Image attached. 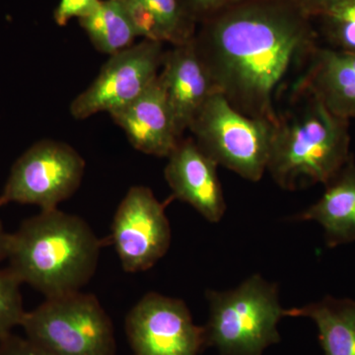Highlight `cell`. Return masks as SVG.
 Returning <instances> with one entry per match:
<instances>
[{
	"label": "cell",
	"mask_w": 355,
	"mask_h": 355,
	"mask_svg": "<svg viewBox=\"0 0 355 355\" xmlns=\"http://www.w3.org/2000/svg\"><path fill=\"white\" fill-rule=\"evenodd\" d=\"M316 18L335 49L355 53V0L336 4Z\"/></svg>",
	"instance_id": "cell-19"
},
{
	"label": "cell",
	"mask_w": 355,
	"mask_h": 355,
	"mask_svg": "<svg viewBox=\"0 0 355 355\" xmlns=\"http://www.w3.org/2000/svg\"><path fill=\"white\" fill-rule=\"evenodd\" d=\"M78 22L96 50L110 57L130 48L139 38L118 0H99Z\"/></svg>",
	"instance_id": "cell-18"
},
{
	"label": "cell",
	"mask_w": 355,
	"mask_h": 355,
	"mask_svg": "<svg viewBox=\"0 0 355 355\" xmlns=\"http://www.w3.org/2000/svg\"><path fill=\"white\" fill-rule=\"evenodd\" d=\"M85 167L83 156L69 144L40 140L14 163L0 193V207L15 202L58 209L78 190Z\"/></svg>",
	"instance_id": "cell-7"
},
{
	"label": "cell",
	"mask_w": 355,
	"mask_h": 355,
	"mask_svg": "<svg viewBox=\"0 0 355 355\" xmlns=\"http://www.w3.org/2000/svg\"><path fill=\"white\" fill-rule=\"evenodd\" d=\"M312 17L295 0H247L209 18L193 42L217 90L238 111L275 123L277 90L316 50Z\"/></svg>",
	"instance_id": "cell-1"
},
{
	"label": "cell",
	"mask_w": 355,
	"mask_h": 355,
	"mask_svg": "<svg viewBox=\"0 0 355 355\" xmlns=\"http://www.w3.org/2000/svg\"><path fill=\"white\" fill-rule=\"evenodd\" d=\"M132 19L139 38L175 46L195 36L198 26L179 0H118Z\"/></svg>",
	"instance_id": "cell-16"
},
{
	"label": "cell",
	"mask_w": 355,
	"mask_h": 355,
	"mask_svg": "<svg viewBox=\"0 0 355 355\" xmlns=\"http://www.w3.org/2000/svg\"><path fill=\"white\" fill-rule=\"evenodd\" d=\"M273 123L236 110L219 91L196 116L189 130L203 153L250 182L266 172Z\"/></svg>",
	"instance_id": "cell-6"
},
{
	"label": "cell",
	"mask_w": 355,
	"mask_h": 355,
	"mask_svg": "<svg viewBox=\"0 0 355 355\" xmlns=\"http://www.w3.org/2000/svg\"><path fill=\"white\" fill-rule=\"evenodd\" d=\"M28 340L53 355H114L113 323L99 300L80 291L46 298L26 312Z\"/></svg>",
	"instance_id": "cell-5"
},
{
	"label": "cell",
	"mask_w": 355,
	"mask_h": 355,
	"mask_svg": "<svg viewBox=\"0 0 355 355\" xmlns=\"http://www.w3.org/2000/svg\"><path fill=\"white\" fill-rule=\"evenodd\" d=\"M295 1L310 17L314 19L321 14L326 12L331 7L347 1V0H295Z\"/></svg>",
	"instance_id": "cell-24"
},
{
	"label": "cell",
	"mask_w": 355,
	"mask_h": 355,
	"mask_svg": "<svg viewBox=\"0 0 355 355\" xmlns=\"http://www.w3.org/2000/svg\"><path fill=\"white\" fill-rule=\"evenodd\" d=\"M310 62L296 90L315 96L336 116L354 119L355 53L317 46Z\"/></svg>",
	"instance_id": "cell-14"
},
{
	"label": "cell",
	"mask_w": 355,
	"mask_h": 355,
	"mask_svg": "<svg viewBox=\"0 0 355 355\" xmlns=\"http://www.w3.org/2000/svg\"><path fill=\"white\" fill-rule=\"evenodd\" d=\"M165 207L144 186L132 187L121 200L110 239L125 272L149 270L167 253L172 233Z\"/></svg>",
	"instance_id": "cell-10"
},
{
	"label": "cell",
	"mask_w": 355,
	"mask_h": 355,
	"mask_svg": "<svg viewBox=\"0 0 355 355\" xmlns=\"http://www.w3.org/2000/svg\"><path fill=\"white\" fill-rule=\"evenodd\" d=\"M184 13L196 25L247 0H179Z\"/></svg>",
	"instance_id": "cell-21"
},
{
	"label": "cell",
	"mask_w": 355,
	"mask_h": 355,
	"mask_svg": "<svg viewBox=\"0 0 355 355\" xmlns=\"http://www.w3.org/2000/svg\"><path fill=\"white\" fill-rule=\"evenodd\" d=\"M209 318L203 326L205 349L220 355H263L280 342L284 317L277 284L254 275L227 291H207Z\"/></svg>",
	"instance_id": "cell-4"
},
{
	"label": "cell",
	"mask_w": 355,
	"mask_h": 355,
	"mask_svg": "<svg viewBox=\"0 0 355 355\" xmlns=\"http://www.w3.org/2000/svg\"><path fill=\"white\" fill-rule=\"evenodd\" d=\"M0 355H53L26 336L14 334L0 338Z\"/></svg>",
	"instance_id": "cell-23"
},
{
	"label": "cell",
	"mask_w": 355,
	"mask_h": 355,
	"mask_svg": "<svg viewBox=\"0 0 355 355\" xmlns=\"http://www.w3.org/2000/svg\"><path fill=\"white\" fill-rule=\"evenodd\" d=\"M102 244L81 217L41 210L10 234L7 268L46 298L64 295L80 291L94 277Z\"/></svg>",
	"instance_id": "cell-2"
},
{
	"label": "cell",
	"mask_w": 355,
	"mask_h": 355,
	"mask_svg": "<svg viewBox=\"0 0 355 355\" xmlns=\"http://www.w3.org/2000/svg\"><path fill=\"white\" fill-rule=\"evenodd\" d=\"M140 153L167 158L183 137L176 125L158 77L144 94L125 108L110 114Z\"/></svg>",
	"instance_id": "cell-13"
},
{
	"label": "cell",
	"mask_w": 355,
	"mask_h": 355,
	"mask_svg": "<svg viewBox=\"0 0 355 355\" xmlns=\"http://www.w3.org/2000/svg\"><path fill=\"white\" fill-rule=\"evenodd\" d=\"M125 330L135 355H200L203 327L193 323L181 299L149 292L125 318Z\"/></svg>",
	"instance_id": "cell-9"
},
{
	"label": "cell",
	"mask_w": 355,
	"mask_h": 355,
	"mask_svg": "<svg viewBox=\"0 0 355 355\" xmlns=\"http://www.w3.org/2000/svg\"><path fill=\"white\" fill-rule=\"evenodd\" d=\"M167 159L164 176L173 198L189 203L211 223L220 221L226 202L216 161L203 153L193 137L180 140Z\"/></svg>",
	"instance_id": "cell-11"
},
{
	"label": "cell",
	"mask_w": 355,
	"mask_h": 355,
	"mask_svg": "<svg viewBox=\"0 0 355 355\" xmlns=\"http://www.w3.org/2000/svg\"><path fill=\"white\" fill-rule=\"evenodd\" d=\"M294 220L315 221L324 228L327 246L335 248L355 240V165L352 159L326 184L322 198Z\"/></svg>",
	"instance_id": "cell-15"
},
{
	"label": "cell",
	"mask_w": 355,
	"mask_h": 355,
	"mask_svg": "<svg viewBox=\"0 0 355 355\" xmlns=\"http://www.w3.org/2000/svg\"><path fill=\"white\" fill-rule=\"evenodd\" d=\"M9 240H10V233H7L4 230L3 225L0 221V261L6 260Z\"/></svg>",
	"instance_id": "cell-25"
},
{
	"label": "cell",
	"mask_w": 355,
	"mask_h": 355,
	"mask_svg": "<svg viewBox=\"0 0 355 355\" xmlns=\"http://www.w3.org/2000/svg\"><path fill=\"white\" fill-rule=\"evenodd\" d=\"M99 0H60L53 11L55 24L64 27L69 21L79 20L90 12Z\"/></svg>",
	"instance_id": "cell-22"
},
{
	"label": "cell",
	"mask_w": 355,
	"mask_h": 355,
	"mask_svg": "<svg viewBox=\"0 0 355 355\" xmlns=\"http://www.w3.org/2000/svg\"><path fill=\"white\" fill-rule=\"evenodd\" d=\"M21 284L8 268L0 270V338L20 327L27 312L23 306Z\"/></svg>",
	"instance_id": "cell-20"
},
{
	"label": "cell",
	"mask_w": 355,
	"mask_h": 355,
	"mask_svg": "<svg viewBox=\"0 0 355 355\" xmlns=\"http://www.w3.org/2000/svg\"><path fill=\"white\" fill-rule=\"evenodd\" d=\"M294 111L273 123L266 171L282 190L330 183L350 160L349 120L306 92Z\"/></svg>",
	"instance_id": "cell-3"
},
{
	"label": "cell",
	"mask_w": 355,
	"mask_h": 355,
	"mask_svg": "<svg viewBox=\"0 0 355 355\" xmlns=\"http://www.w3.org/2000/svg\"><path fill=\"white\" fill-rule=\"evenodd\" d=\"M284 315L312 320L324 355H355V300L326 296L303 307L284 309Z\"/></svg>",
	"instance_id": "cell-17"
},
{
	"label": "cell",
	"mask_w": 355,
	"mask_h": 355,
	"mask_svg": "<svg viewBox=\"0 0 355 355\" xmlns=\"http://www.w3.org/2000/svg\"><path fill=\"white\" fill-rule=\"evenodd\" d=\"M158 79L164 89L178 135L183 137L207 99L218 91L198 55L193 38L165 51Z\"/></svg>",
	"instance_id": "cell-12"
},
{
	"label": "cell",
	"mask_w": 355,
	"mask_h": 355,
	"mask_svg": "<svg viewBox=\"0 0 355 355\" xmlns=\"http://www.w3.org/2000/svg\"><path fill=\"white\" fill-rule=\"evenodd\" d=\"M165 44L141 39L139 43L111 55L87 89L69 106L76 120L99 113L120 111L150 87L157 79L165 55Z\"/></svg>",
	"instance_id": "cell-8"
}]
</instances>
